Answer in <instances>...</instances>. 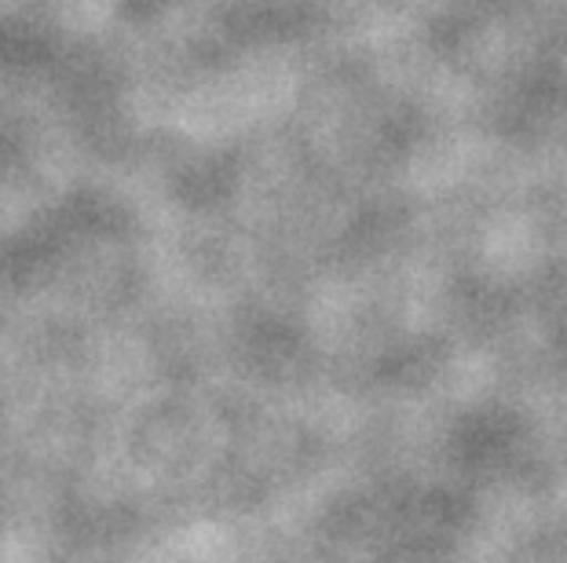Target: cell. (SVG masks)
Masks as SVG:
<instances>
[]
</instances>
